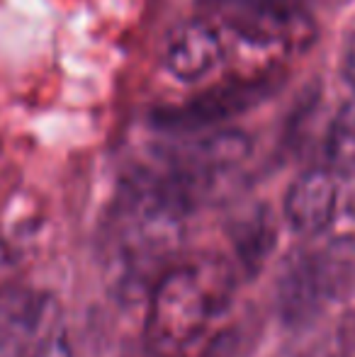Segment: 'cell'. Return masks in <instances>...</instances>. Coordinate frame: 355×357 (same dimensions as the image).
Returning a JSON list of instances; mask_svg holds the SVG:
<instances>
[{"mask_svg":"<svg viewBox=\"0 0 355 357\" xmlns=\"http://www.w3.org/2000/svg\"><path fill=\"white\" fill-rule=\"evenodd\" d=\"M234 291L232 270L222 260L166 268L149 289L144 338L153 357H180L227 309Z\"/></svg>","mask_w":355,"mask_h":357,"instance_id":"6da1fadb","label":"cell"},{"mask_svg":"<svg viewBox=\"0 0 355 357\" xmlns=\"http://www.w3.org/2000/svg\"><path fill=\"white\" fill-rule=\"evenodd\" d=\"M355 248L351 243H331L324 250L292 255L280 273L275 287V304L287 326L312 324L328 299L353 282Z\"/></svg>","mask_w":355,"mask_h":357,"instance_id":"7a4b0ae2","label":"cell"},{"mask_svg":"<svg viewBox=\"0 0 355 357\" xmlns=\"http://www.w3.org/2000/svg\"><path fill=\"white\" fill-rule=\"evenodd\" d=\"M207 22L258 47H294L309 34L307 0H197Z\"/></svg>","mask_w":355,"mask_h":357,"instance_id":"3957f363","label":"cell"},{"mask_svg":"<svg viewBox=\"0 0 355 357\" xmlns=\"http://www.w3.org/2000/svg\"><path fill=\"white\" fill-rule=\"evenodd\" d=\"M278 88L275 75H253L212 85L180 105L153 109L151 122L166 134H188L219 127L222 122L261 105Z\"/></svg>","mask_w":355,"mask_h":357,"instance_id":"277c9868","label":"cell"},{"mask_svg":"<svg viewBox=\"0 0 355 357\" xmlns=\"http://www.w3.org/2000/svg\"><path fill=\"white\" fill-rule=\"evenodd\" d=\"M171 137L173 142L161 149L163 168L185 175L202 188L214 175L236 168L251 153L248 134L229 127H212L202 132L171 134Z\"/></svg>","mask_w":355,"mask_h":357,"instance_id":"5b68a950","label":"cell"},{"mask_svg":"<svg viewBox=\"0 0 355 357\" xmlns=\"http://www.w3.org/2000/svg\"><path fill=\"white\" fill-rule=\"evenodd\" d=\"M341 199L338 175L328 165H312L294 178L285 195L282 214L299 236H319L333 224Z\"/></svg>","mask_w":355,"mask_h":357,"instance_id":"8992f818","label":"cell"},{"mask_svg":"<svg viewBox=\"0 0 355 357\" xmlns=\"http://www.w3.org/2000/svg\"><path fill=\"white\" fill-rule=\"evenodd\" d=\"M163 61L178 80L192 83L204 78L222 61V42H219L217 27L204 17L185 22L168 39Z\"/></svg>","mask_w":355,"mask_h":357,"instance_id":"52a82bcc","label":"cell"},{"mask_svg":"<svg viewBox=\"0 0 355 357\" xmlns=\"http://www.w3.org/2000/svg\"><path fill=\"white\" fill-rule=\"evenodd\" d=\"M275 238H278V229H275L273 219H270L268 209H256L253 214L243 216L236 226H234V248L241 260V265L253 273L263 265L268 258L270 248H273Z\"/></svg>","mask_w":355,"mask_h":357,"instance_id":"ba28073f","label":"cell"},{"mask_svg":"<svg viewBox=\"0 0 355 357\" xmlns=\"http://www.w3.org/2000/svg\"><path fill=\"white\" fill-rule=\"evenodd\" d=\"M236 345L239 338L234 335V331H222L199 350L197 357H234L236 355Z\"/></svg>","mask_w":355,"mask_h":357,"instance_id":"9c48e42d","label":"cell"},{"mask_svg":"<svg viewBox=\"0 0 355 357\" xmlns=\"http://www.w3.org/2000/svg\"><path fill=\"white\" fill-rule=\"evenodd\" d=\"M343 73H346V80L355 88V34L351 37L346 47V56H343Z\"/></svg>","mask_w":355,"mask_h":357,"instance_id":"30bf717a","label":"cell"}]
</instances>
